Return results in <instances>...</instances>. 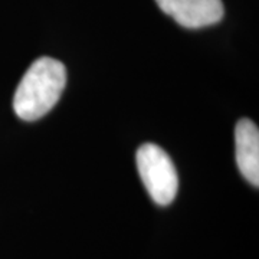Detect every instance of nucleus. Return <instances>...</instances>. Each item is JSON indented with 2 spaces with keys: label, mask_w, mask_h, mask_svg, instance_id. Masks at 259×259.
Here are the masks:
<instances>
[{
  "label": "nucleus",
  "mask_w": 259,
  "mask_h": 259,
  "mask_svg": "<svg viewBox=\"0 0 259 259\" xmlns=\"http://www.w3.org/2000/svg\"><path fill=\"white\" fill-rule=\"evenodd\" d=\"M66 85V69L61 61L54 58H39L29 66L20 79L13 110L19 118L35 121L51 111Z\"/></svg>",
  "instance_id": "1"
},
{
  "label": "nucleus",
  "mask_w": 259,
  "mask_h": 259,
  "mask_svg": "<svg viewBox=\"0 0 259 259\" xmlns=\"http://www.w3.org/2000/svg\"><path fill=\"white\" fill-rule=\"evenodd\" d=\"M236 163L243 177L255 187L259 186V130L253 121L242 118L235 128Z\"/></svg>",
  "instance_id": "4"
},
{
  "label": "nucleus",
  "mask_w": 259,
  "mask_h": 259,
  "mask_svg": "<svg viewBox=\"0 0 259 259\" xmlns=\"http://www.w3.org/2000/svg\"><path fill=\"white\" fill-rule=\"evenodd\" d=\"M137 168L148 194L157 204H170L177 193L179 179L170 156L161 147L146 143L137 150Z\"/></svg>",
  "instance_id": "2"
},
{
  "label": "nucleus",
  "mask_w": 259,
  "mask_h": 259,
  "mask_svg": "<svg viewBox=\"0 0 259 259\" xmlns=\"http://www.w3.org/2000/svg\"><path fill=\"white\" fill-rule=\"evenodd\" d=\"M158 8L183 28L210 26L223 18L222 0H156Z\"/></svg>",
  "instance_id": "3"
}]
</instances>
